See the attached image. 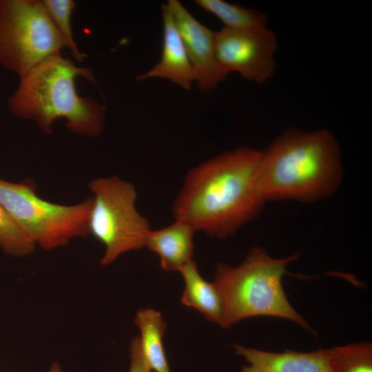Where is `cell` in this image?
<instances>
[{"label": "cell", "mask_w": 372, "mask_h": 372, "mask_svg": "<svg viewBox=\"0 0 372 372\" xmlns=\"http://www.w3.org/2000/svg\"><path fill=\"white\" fill-rule=\"evenodd\" d=\"M77 77L96 84L90 69L77 66L61 54L52 56L20 77L17 88L8 97V108L14 116L34 122L48 134H52L56 119L64 118L72 132L97 136L103 130L104 108L78 94Z\"/></svg>", "instance_id": "obj_3"}, {"label": "cell", "mask_w": 372, "mask_h": 372, "mask_svg": "<svg viewBox=\"0 0 372 372\" xmlns=\"http://www.w3.org/2000/svg\"><path fill=\"white\" fill-rule=\"evenodd\" d=\"M36 245L0 205V247L9 255L21 257L32 253Z\"/></svg>", "instance_id": "obj_18"}, {"label": "cell", "mask_w": 372, "mask_h": 372, "mask_svg": "<svg viewBox=\"0 0 372 372\" xmlns=\"http://www.w3.org/2000/svg\"><path fill=\"white\" fill-rule=\"evenodd\" d=\"M260 155L242 146L190 169L173 202L175 220L219 239L235 235L265 203L258 187Z\"/></svg>", "instance_id": "obj_1"}, {"label": "cell", "mask_w": 372, "mask_h": 372, "mask_svg": "<svg viewBox=\"0 0 372 372\" xmlns=\"http://www.w3.org/2000/svg\"><path fill=\"white\" fill-rule=\"evenodd\" d=\"M260 152L258 187L265 203H315L331 196L341 185L340 146L327 130H288Z\"/></svg>", "instance_id": "obj_2"}, {"label": "cell", "mask_w": 372, "mask_h": 372, "mask_svg": "<svg viewBox=\"0 0 372 372\" xmlns=\"http://www.w3.org/2000/svg\"><path fill=\"white\" fill-rule=\"evenodd\" d=\"M194 3L218 18L225 28L245 29L267 25L265 14L254 9L223 0H196Z\"/></svg>", "instance_id": "obj_15"}, {"label": "cell", "mask_w": 372, "mask_h": 372, "mask_svg": "<svg viewBox=\"0 0 372 372\" xmlns=\"http://www.w3.org/2000/svg\"><path fill=\"white\" fill-rule=\"evenodd\" d=\"M88 187L94 194L89 233L105 247L101 264L108 265L121 254L144 247L150 226L136 208L134 185L113 176L94 179Z\"/></svg>", "instance_id": "obj_7"}, {"label": "cell", "mask_w": 372, "mask_h": 372, "mask_svg": "<svg viewBox=\"0 0 372 372\" xmlns=\"http://www.w3.org/2000/svg\"><path fill=\"white\" fill-rule=\"evenodd\" d=\"M299 257H271L261 247H254L236 267L219 263L213 282L224 304L222 327L228 328L243 319L272 316L293 321L307 330L309 324L291 306L282 286L287 265Z\"/></svg>", "instance_id": "obj_4"}, {"label": "cell", "mask_w": 372, "mask_h": 372, "mask_svg": "<svg viewBox=\"0 0 372 372\" xmlns=\"http://www.w3.org/2000/svg\"><path fill=\"white\" fill-rule=\"evenodd\" d=\"M179 272L185 282L181 303L195 309L207 320L222 327L224 319V304L214 283L208 282L202 278L194 260L183 266Z\"/></svg>", "instance_id": "obj_13"}, {"label": "cell", "mask_w": 372, "mask_h": 372, "mask_svg": "<svg viewBox=\"0 0 372 372\" xmlns=\"http://www.w3.org/2000/svg\"><path fill=\"white\" fill-rule=\"evenodd\" d=\"M130 357L129 372H151L141 351L139 336L135 337L130 342Z\"/></svg>", "instance_id": "obj_19"}, {"label": "cell", "mask_w": 372, "mask_h": 372, "mask_svg": "<svg viewBox=\"0 0 372 372\" xmlns=\"http://www.w3.org/2000/svg\"><path fill=\"white\" fill-rule=\"evenodd\" d=\"M49 372H62L60 364L57 362L53 363Z\"/></svg>", "instance_id": "obj_20"}, {"label": "cell", "mask_w": 372, "mask_h": 372, "mask_svg": "<svg viewBox=\"0 0 372 372\" xmlns=\"http://www.w3.org/2000/svg\"><path fill=\"white\" fill-rule=\"evenodd\" d=\"M162 16L163 37L161 60L149 72L138 76L137 79L163 78L185 90H189L193 82L196 81L195 73L167 5H162Z\"/></svg>", "instance_id": "obj_11"}, {"label": "cell", "mask_w": 372, "mask_h": 372, "mask_svg": "<svg viewBox=\"0 0 372 372\" xmlns=\"http://www.w3.org/2000/svg\"><path fill=\"white\" fill-rule=\"evenodd\" d=\"M234 347L235 353L249 364L244 366L241 372H333L329 349L311 352L286 349L273 353L238 344Z\"/></svg>", "instance_id": "obj_10"}, {"label": "cell", "mask_w": 372, "mask_h": 372, "mask_svg": "<svg viewBox=\"0 0 372 372\" xmlns=\"http://www.w3.org/2000/svg\"><path fill=\"white\" fill-rule=\"evenodd\" d=\"M65 45L41 0H0V65L20 77Z\"/></svg>", "instance_id": "obj_6"}, {"label": "cell", "mask_w": 372, "mask_h": 372, "mask_svg": "<svg viewBox=\"0 0 372 372\" xmlns=\"http://www.w3.org/2000/svg\"><path fill=\"white\" fill-rule=\"evenodd\" d=\"M333 372H372V344L362 342L329 349Z\"/></svg>", "instance_id": "obj_16"}, {"label": "cell", "mask_w": 372, "mask_h": 372, "mask_svg": "<svg viewBox=\"0 0 372 372\" xmlns=\"http://www.w3.org/2000/svg\"><path fill=\"white\" fill-rule=\"evenodd\" d=\"M276 34L267 25L215 32V52L218 64L226 74L236 72L247 81L262 83L276 70Z\"/></svg>", "instance_id": "obj_8"}, {"label": "cell", "mask_w": 372, "mask_h": 372, "mask_svg": "<svg viewBox=\"0 0 372 372\" xmlns=\"http://www.w3.org/2000/svg\"><path fill=\"white\" fill-rule=\"evenodd\" d=\"M134 321L141 332V349L148 366L155 372H170L163 344L167 324L161 313L150 308L140 309Z\"/></svg>", "instance_id": "obj_14"}, {"label": "cell", "mask_w": 372, "mask_h": 372, "mask_svg": "<svg viewBox=\"0 0 372 372\" xmlns=\"http://www.w3.org/2000/svg\"><path fill=\"white\" fill-rule=\"evenodd\" d=\"M93 200L91 196L74 205L52 203L37 194V185L32 179L11 183L0 178V205L35 245L46 250L90 234Z\"/></svg>", "instance_id": "obj_5"}, {"label": "cell", "mask_w": 372, "mask_h": 372, "mask_svg": "<svg viewBox=\"0 0 372 372\" xmlns=\"http://www.w3.org/2000/svg\"><path fill=\"white\" fill-rule=\"evenodd\" d=\"M196 231L187 221L175 220L167 227L149 229L146 235L145 247L159 256L164 270L179 271L193 260V237Z\"/></svg>", "instance_id": "obj_12"}, {"label": "cell", "mask_w": 372, "mask_h": 372, "mask_svg": "<svg viewBox=\"0 0 372 372\" xmlns=\"http://www.w3.org/2000/svg\"><path fill=\"white\" fill-rule=\"evenodd\" d=\"M52 23L75 60L83 62L86 55L79 49L74 38L71 17L76 6L73 0H41Z\"/></svg>", "instance_id": "obj_17"}, {"label": "cell", "mask_w": 372, "mask_h": 372, "mask_svg": "<svg viewBox=\"0 0 372 372\" xmlns=\"http://www.w3.org/2000/svg\"><path fill=\"white\" fill-rule=\"evenodd\" d=\"M167 6L184 43L198 87L203 92L211 91L227 76L216 61L215 32L200 23L179 1L169 0Z\"/></svg>", "instance_id": "obj_9"}]
</instances>
